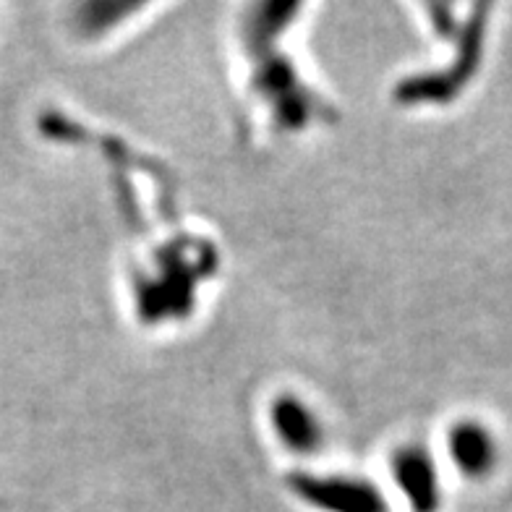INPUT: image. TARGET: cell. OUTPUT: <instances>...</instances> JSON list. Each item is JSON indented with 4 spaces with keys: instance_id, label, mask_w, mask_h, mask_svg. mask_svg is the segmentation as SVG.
<instances>
[{
    "instance_id": "cell-1",
    "label": "cell",
    "mask_w": 512,
    "mask_h": 512,
    "mask_svg": "<svg viewBox=\"0 0 512 512\" xmlns=\"http://www.w3.org/2000/svg\"><path fill=\"white\" fill-rule=\"evenodd\" d=\"M452 450L468 473H484L492 465V442L476 426H463L452 439Z\"/></svg>"
}]
</instances>
